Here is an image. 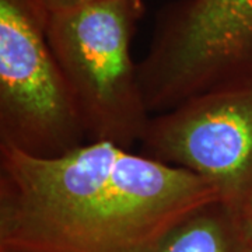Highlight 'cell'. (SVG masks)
<instances>
[{
    "label": "cell",
    "mask_w": 252,
    "mask_h": 252,
    "mask_svg": "<svg viewBox=\"0 0 252 252\" xmlns=\"http://www.w3.org/2000/svg\"><path fill=\"white\" fill-rule=\"evenodd\" d=\"M220 200L195 174L111 142L55 157L0 146V250L154 252L185 217Z\"/></svg>",
    "instance_id": "cell-1"
},
{
    "label": "cell",
    "mask_w": 252,
    "mask_h": 252,
    "mask_svg": "<svg viewBox=\"0 0 252 252\" xmlns=\"http://www.w3.org/2000/svg\"><path fill=\"white\" fill-rule=\"evenodd\" d=\"M143 13L142 0H101L48 14V41L76 101L87 142L132 149L147 129L152 114L130 52Z\"/></svg>",
    "instance_id": "cell-2"
},
{
    "label": "cell",
    "mask_w": 252,
    "mask_h": 252,
    "mask_svg": "<svg viewBox=\"0 0 252 252\" xmlns=\"http://www.w3.org/2000/svg\"><path fill=\"white\" fill-rule=\"evenodd\" d=\"M139 66L152 115L202 93L252 83V0H181Z\"/></svg>",
    "instance_id": "cell-3"
},
{
    "label": "cell",
    "mask_w": 252,
    "mask_h": 252,
    "mask_svg": "<svg viewBox=\"0 0 252 252\" xmlns=\"http://www.w3.org/2000/svg\"><path fill=\"white\" fill-rule=\"evenodd\" d=\"M36 0H0V146L55 157L87 142Z\"/></svg>",
    "instance_id": "cell-4"
},
{
    "label": "cell",
    "mask_w": 252,
    "mask_h": 252,
    "mask_svg": "<svg viewBox=\"0 0 252 252\" xmlns=\"http://www.w3.org/2000/svg\"><path fill=\"white\" fill-rule=\"evenodd\" d=\"M142 153L209 182L227 207L252 193V83L202 93L152 115Z\"/></svg>",
    "instance_id": "cell-5"
},
{
    "label": "cell",
    "mask_w": 252,
    "mask_h": 252,
    "mask_svg": "<svg viewBox=\"0 0 252 252\" xmlns=\"http://www.w3.org/2000/svg\"><path fill=\"white\" fill-rule=\"evenodd\" d=\"M154 252H250L231 210L217 200L185 217L162 238Z\"/></svg>",
    "instance_id": "cell-6"
},
{
    "label": "cell",
    "mask_w": 252,
    "mask_h": 252,
    "mask_svg": "<svg viewBox=\"0 0 252 252\" xmlns=\"http://www.w3.org/2000/svg\"><path fill=\"white\" fill-rule=\"evenodd\" d=\"M233 213L237 228L247 250L252 252V193L237 206L228 207Z\"/></svg>",
    "instance_id": "cell-7"
},
{
    "label": "cell",
    "mask_w": 252,
    "mask_h": 252,
    "mask_svg": "<svg viewBox=\"0 0 252 252\" xmlns=\"http://www.w3.org/2000/svg\"><path fill=\"white\" fill-rule=\"evenodd\" d=\"M39 6L45 10L48 14L52 13H59V11H66V10L77 9L86 4H91L101 0H36Z\"/></svg>",
    "instance_id": "cell-8"
},
{
    "label": "cell",
    "mask_w": 252,
    "mask_h": 252,
    "mask_svg": "<svg viewBox=\"0 0 252 252\" xmlns=\"http://www.w3.org/2000/svg\"><path fill=\"white\" fill-rule=\"evenodd\" d=\"M0 252H9V251H3V250H0Z\"/></svg>",
    "instance_id": "cell-9"
}]
</instances>
